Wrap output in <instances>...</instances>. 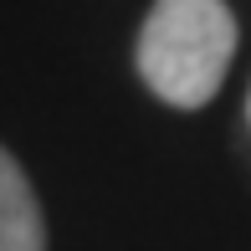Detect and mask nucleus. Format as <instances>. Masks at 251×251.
Wrapping results in <instances>:
<instances>
[{
    "label": "nucleus",
    "instance_id": "obj_1",
    "mask_svg": "<svg viewBox=\"0 0 251 251\" xmlns=\"http://www.w3.org/2000/svg\"><path fill=\"white\" fill-rule=\"evenodd\" d=\"M236 56V16L226 0H154L139 31V77L169 108L195 113L226 82Z\"/></svg>",
    "mask_w": 251,
    "mask_h": 251
},
{
    "label": "nucleus",
    "instance_id": "obj_2",
    "mask_svg": "<svg viewBox=\"0 0 251 251\" xmlns=\"http://www.w3.org/2000/svg\"><path fill=\"white\" fill-rule=\"evenodd\" d=\"M0 251H47V221H41L36 190L10 149H0Z\"/></svg>",
    "mask_w": 251,
    "mask_h": 251
}]
</instances>
